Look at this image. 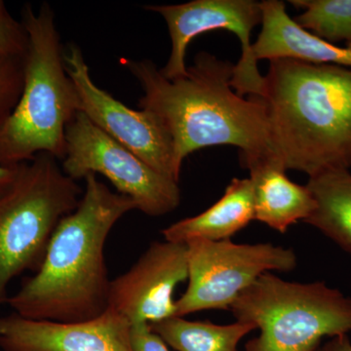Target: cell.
Instances as JSON below:
<instances>
[{
    "label": "cell",
    "mask_w": 351,
    "mask_h": 351,
    "mask_svg": "<svg viewBox=\"0 0 351 351\" xmlns=\"http://www.w3.org/2000/svg\"><path fill=\"white\" fill-rule=\"evenodd\" d=\"M121 62L144 90L138 107L156 114L170 134L180 176L184 159L208 147H239L243 167L261 159H278L265 101L235 92L230 62L202 51L186 75L172 80L151 60Z\"/></svg>",
    "instance_id": "1"
},
{
    "label": "cell",
    "mask_w": 351,
    "mask_h": 351,
    "mask_svg": "<svg viewBox=\"0 0 351 351\" xmlns=\"http://www.w3.org/2000/svg\"><path fill=\"white\" fill-rule=\"evenodd\" d=\"M84 180L80 204L60 221L43 265L7 299L22 317L80 322L99 317L108 309L112 280L106 241L117 221L137 206L131 198L110 191L96 175Z\"/></svg>",
    "instance_id": "2"
},
{
    "label": "cell",
    "mask_w": 351,
    "mask_h": 351,
    "mask_svg": "<svg viewBox=\"0 0 351 351\" xmlns=\"http://www.w3.org/2000/svg\"><path fill=\"white\" fill-rule=\"evenodd\" d=\"M262 97L284 169L309 178L351 167V69L269 61Z\"/></svg>",
    "instance_id": "3"
},
{
    "label": "cell",
    "mask_w": 351,
    "mask_h": 351,
    "mask_svg": "<svg viewBox=\"0 0 351 351\" xmlns=\"http://www.w3.org/2000/svg\"><path fill=\"white\" fill-rule=\"evenodd\" d=\"M27 31L24 86L17 105L0 121V165L16 167L38 154L66 156V127L80 112V100L66 73L64 48L52 7L44 2L22 10Z\"/></svg>",
    "instance_id": "4"
},
{
    "label": "cell",
    "mask_w": 351,
    "mask_h": 351,
    "mask_svg": "<svg viewBox=\"0 0 351 351\" xmlns=\"http://www.w3.org/2000/svg\"><path fill=\"white\" fill-rule=\"evenodd\" d=\"M230 311L260 330L246 351H318L325 337L351 332V298L324 282H288L271 272L245 289Z\"/></svg>",
    "instance_id": "5"
},
{
    "label": "cell",
    "mask_w": 351,
    "mask_h": 351,
    "mask_svg": "<svg viewBox=\"0 0 351 351\" xmlns=\"http://www.w3.org/2000/svg\"><path fill=\"white\" fill-rule=\"evenodd\" d=\"M82 195L54 156L43 152L21 164L15 182L0 196V304L14 278L38 271L53 233Z\"/></svg>",
    "instance_id": "6"
},
{
    "label": "cell",
    "mask_w": 351,
    "mask_h": 351,
    "mask_svg": "<svg viewBox=\"0 0 351 351\" xmlns=\"http://www.w3.org/2000/svg\"><path fill=\"white\" fill-rule=\"evenodd\" d=\"M186 245L189 286L176 301L179 317L209 309L230 311L235 299L263 274L292 271L298 265L293 249L270 243L195 239Z\"/></svg>",
    "instance_id": "7"
},
{
    "label": "cell",
    "mask_w": 351,
    "mask_h": 351,
    "mask_svg": "<svg viewBox=\"0 0 351 351\" xmlns=\"http://www.w3.org/2000/svg\"><path fill=\"white\" fill-rule=\"evenodd\" d=\"M66 145L62 169L75 181L101 174L147 216H165L179 207V182L157 172L94 125L84 113L78 112L66 127Z\"/></svg>",
    "instance_id": "8"
},
{
    "label": "cell",
    "mask_w": 351,
    "mask_h": 351,
    "mask_svg": "<svg viewBox=\"0 0 351 351\" xmlns=\"http://www.w3.org/2000/svg\"><path fill=\"white\" fill-rule=\"evenodd\" d=\"M145 10L159 14L167 24L171 52L161 75L176 80L186 73V50L193 38L204 32L225 29L234 34L241 44V57L234 64L232 85L244 97H262L265 78L253 55L251 36L262 24L261 2L255 0H193L171 5H145Z\"/></svg>",
    "instance_id": "9"
},
{
    "label": "cell",
    "mask_w": 351,
    "mask_h": 351,
    "mask_svg": "<svg viewBox=\"0 0 351 351\" xmlns=\"http://www.w3.org/2000/svg\"><path fill=\"white\" fill-rule=\"evenodd\" d=\"M64 60L80 96V112L157 172L179 182L181 176L175 170L172 138L160 119L147 110H132L97 86L77 44L64 47Z\"/></svg>",
    "instance_id": "10"
},
{
    "label": "cell",
    "mask_w": 351,
    "mask_h": 351,
    "mask_svg": "<svg viewBox=\"0 0 351 351\" xmlns=\"http://www.w3.org/2000/svg\"><path fill=\"white\" fill-rule=\"evenodd\" d=\"M189 277L186 245L154 242L130 269L110 281L108 308L132 325L176 316L175 289Z\"/></svg>",
    "instance_id": "11"
},
{
    "label": "cell",
    "mask_w": 351,
    "mask_h": 351,
    "mask_svg": "<svg viewBox=\"0 0 351 351\" xmlns=\"http://www.w3.org/2000/svg\"><path fill=\"white\" fill-rule=\"evenodd\" d=\"M3 351H134L131 324L108 308L80 322L34 320L13 313L0 317Z\"/></svg>",
    "instance_id": "12"
},
{
    "label": "cell",
    "mask_w": 351,
    "mask_h": 351,
    "mask_svg": "<svg viewBox=\"0 0 351 351\" xmlns=\"http://www.w3.org/2000/svg\"><path fill=\"white\" fill-rule=\"evenodd\" d=\"M261 8L262 31L252 47L257 61L292 59L351 69V47L327 43L302 29L288 15L283 1L263 0Z\"/></svg>",
    "instance_id": "13"
},
{
    "label": "cell",
    "mask_w": 351,
    "mask_h": 351,
    "mask_svg": "<svg viewBox=\"0 0 351 351\" xmlns=\"http://www.w3.org/2000/svg\"><path fill=\"white\" fill-rule=\"evenodd\" d=\"M254 186L255 219L278 232L304 221L315 209V200L306 186L295 184L286 176L277 159H261L245 166Z\"/></svg>",
    "instance_id": "14"
},
{
    "label": "cell",
    "mask_w": 351,
    "mask_h": 351,
    "mask_svg": "<svg viewBox=\"0 0 351 351\" xmlns=\"http://www.w3.org/2000/svg\"><path fill=\"white\" fill-rule=\"evenodd\" d=\"M255 219L254 186L250 178L233 179L225 193L206 211L164 228V240L188 243L195 239H230Z\"/></svg>",
    "instance_id": "15"
},
{
    "label": "cell",
    "mask_w": 351,
    "mask_h": 351,
    "mask_svg": "<svg viewBox=\"0 0 351 351\" xmlns=\"http://www.w3.org/2000/svg\"><path fill=\"white\" fill-rule=\"evenodd\" d=\"M315 209L304 221L351 255V173L330 170L309 178Z\"/></svg>",
    "instance_id": "16"
},
{
    "label": "cell",
    "mask_w": 351,
    "mask_h": 351,
    "mask_svg": "<svg viewBox=\"0 0 351 351\" xmlns=\"http://www.w3.org/2000/svg\"><path fill=\"white\" fill-rule=\"evenodd\" d=\"M149 325L168 346L177 351H239L240 341L257 330L252 323L240 321L218 325L179 316Z\"/></svg>",
    "instance_id": "17"
},
{
    "label": "cell",
    "mask_w": 351,
    "mask_h": 351,
    "mask_svg": "<svg viewBox=\"0 0 351 351\" xmlns=\"http://www.w3.org/2000/svg\"><path fill=\"white\" fill-rule=\"evenodd\" d=\"M304 12L295 22L323 40L351 47V0H291Z\"/></svg>",
    "instance_id": "18"
},
{
    "label": "cell",
    "mask_w": 351,
    "mask_h": 351,
    "mask_svg": "<svg viewBox=\"0 0 351 351\" xmlns=\"http://www.w3.org/2000/svg\"><path fill=\"white\" fill-rule=\"evenodd\" d=\"M24 86L23 59L0 56V121L10 114Z\"/></svg>",
    "instance_id": "19"
},
{
    "label": "cell",
    "mask_w": 351,
    "mask_h": 351,
    "mask_svg": "<svg viewBox=\"0 0 351 351\" xmlns=\"http://www.w3.org/2000/svg\"><path fill=\"white\" fill-rule=\"evenodd\" d=\"M27 31L22 21L16 20L0 0V56L24 59L27 49Z\"/></svg>",
    "instance_id": "20"
},
{
    "label": "cell",
    "mask_w": 351,
    "mask_h": 351,
    "mask_svg": "<svg viewBox=\"0 0 351 351\" xmlns=\"http://www.w3.org/2000/svg\"><path fill=\"white\" fill-rule=\"evenodd\" d=\"M131 345L134 351H170L167 343L147 323L132 325Z\"/></svg>",
    "instance_id": "21"
},
{
    "label": "cell",
    "mask_w": 351,
    "mask_h": 351,
    "mask_svg": "<svg viewBox=\"0 0 351 351\" xmlns=\"http://www.w3.org/2000/svg\"><path fill=\"white\" fill-rule=\"evenodd\" d=\"M19 166L16 167H4L0 165V196L6 193L17 178Z\"/></svg>",
    "instance_id": "22"
},
{
    "label": "cell",
    "mask_w": 351,
    "mask_h": 351,
    "mask_svg": "<svg viewBox=\"0 0 351 351\" xmlns=\"http://www.w3.org/2000/svg\"><path fill=\"white\" fill-rule=\"evenodd\" d=\"M321 351H351V343L348 335L332 338Z\"/></svg>",
    "instance_id": "23"
},
{
    "label": "cell",
    "mask_w": 351,
    "mask_h": 351,
    "mask_svg": "<svg viewBox=\"0 0 351 351\" xmlns=\"http://www.w3.org/2000/svg\"><path fill=\"white\" fill-rule=\"evenodd\" d=\"M318 351H321V350H318Z\"/></svg>",
    "instance_id": "24"
}]
</instances>
